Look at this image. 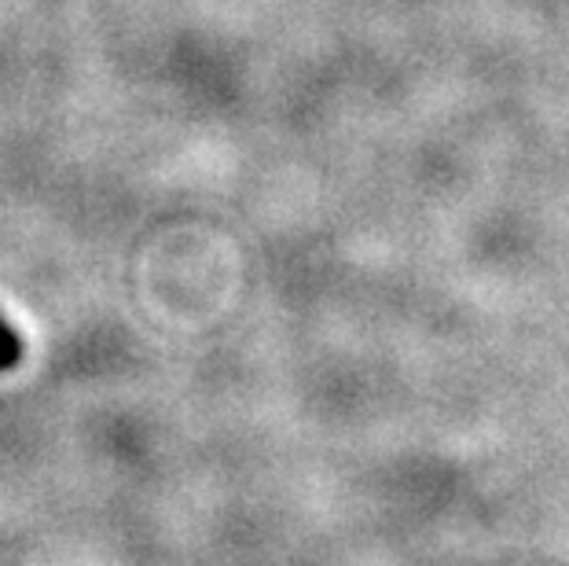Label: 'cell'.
Instances as JSON below:
<instances>
[{"instance_id":"1","label":"cell","mask_w":569,"mask_h":566,"mask_svg":"<svg viewBox=\"0 0 569 566\" xmlns=\"http://www.w3.org/2000/svg\"><path fill=\"white\" fill-rule=\"evenodd\" d=\"M22 354H27V342L22 335L11 328V324L0 317V371H11L22 365Z\"/></svg>"}]
</instances>
